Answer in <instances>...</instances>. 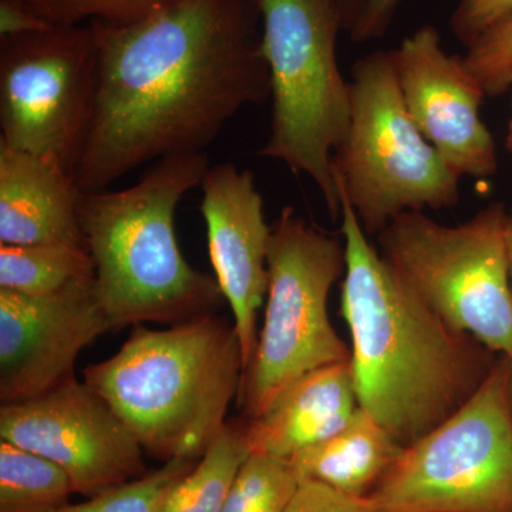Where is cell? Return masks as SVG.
<instances>
[{"label": "cell", "instance_id": "obj_1", "mask_svg": "<svg viewBox=\"0 0 512 512\" xmlns=\"http://www.w3.org/2000/svg\"><path fill=\"white\" fill-rule=\"evenodd\" d=\"M90 25L96 97L74 171L83 191L205 153L239 111L271 99L256 0H175L133 22Z\"/></svg>", "mask_w": 512, "mask_h": 512}, {"label": "cell", "instance_id": "obj_2", "mask_svg": "<svg viewBox=\"0 0 512 512\" xmlns=\"http://www.w3.org/2000/svg\"><path fill=\"white\" fill-rule=\"evenodd\" d=\"M339 197L346 249L340 315L352 336L357 402L407 447L460 410L500 355L424 305Z\"/></svg>", "mask_w": 512, "mask_h": 512}, {"label": "cell", "instance_id": "obj_3", "mask_svg": "<svg viewBox=\"0 0 512 512\" xmlns=\"http://www.w3.org/2000/svg\"><path fill=\"white\" fill-rule=\"evenodd\" d=\"M210 167L207 153L181 154L156 161L124 190L83 191L80 227L110 330L178 325L220 305L217 279L185 261L175 235L178 205Z\"/></svg>", "mask_w": 512, "mask_h": 512}, {"label": "cell", "instance_id": "obj_4", "mask_svg": "<svg viewBox=\"0 0 512 512\" xmlns=\"http://www.w3.org/2000/svg\"><path fill=\"white\" fill-rule=\"evenodd\" d=\"M244 375L234 323L208 313L165 330L134 326L119 352L83 370L144 454L200 460L224 429Z\"/></svg>", "mask_w": 512, "mask_h": 512}, {"label": "cell", "instance_id": "obj_5", "mask_svg": "<svg viewBox=\"0 0 512 512\" xmlns=\"http://www.w3.org/2000/svg\"><path fill=\"white\" fill-rule=\"evenodd\" d=\"M271 77L272 120L259 156L281 161L318 187L340 218L333 154L348 133L350 82L340 72L339 0H256Z\"/></svg>", "mask_w": 512, "mask_h": 512}, {"label": "cell", "instance_id": "obj_6", "mask_svg": "<svg viewBox=\"0 0 512 512\" xmlns=\"http://www.w3.org/2000/svg\"><path fill=\"white\" fill-rule=\"evenodd\" d=\"M333 174L367 235H379L404 212L460 201V175L404 106L392 52L370 53L353 66L348 133L333 154Z\"/></svg>", "mask_w": 512, "mask_h": 512}, {"label": "cell", "instance_id": "obj_7", "mask_svg": "<svg viewBox=\"0 0 512 512\" xmlns=\"http://www.w3.org/2000/svg\"><path fill=\"white\" fill-rule=\"evenodd\" d=\"M266 268L264 325L237 397L245 420L262 416L299 377L352 356L328 311L330 291L346 272L345 244L286 205L272 225Z\"/></svg>", "mask_w": 512, "mask_h": 512}, {"label": "cell", "instance_id": "obj_8", "mask_svg": "<svg viewBox=\"0 0 512 512\" xmlns=\"http://www.w3.org/2000/svg\"><path fill=\"white\" fill-rule=\"evenodd\" d=\"M507 217L503 202L454 227L423 211L404 212L377 235V249L403 284L451 328L512 357Z\"/></svg>", "mask_w": 512, "mask_h": 512}, {"label": "cell", "instance_id": "obj_9", "mask_svg": "<svg viewBox=\"0 0 512 512\" xmlns=\"http://www.w3.org/2000/svg\"><path fill=\"white\" fill-rule=\"evenodd\" d=\"M508 356L450 419L404 448L373 493L376 512H512Z\"/></svg>", "mask_w": 512, "mask_h": 512}, {"label": "cell", "instance_id": "obj_10", "mask_svg": "<svg viewBox=\"0 0 512 512\" xmlns=\"http://www.w3.org/2000/svg\"><path fill=\"white\" fill-rule=\"evenodd\" d=\"M97 50L92 25L3 37L0 143L73 174L92 121Z\"/></svg>", "mask_w": 512, "mask_h": 512}, {"label": "cell", "instance_id": "obj_11", "mask_svg": "<svg viewBox=\"0 0 512 512\" xmlns=\"http://www.w3.org/2000/svg\"><path fill=\"white\" fill-rule=\"evenodd\" d=\"M0 439L52 460L87 498L148 474L136 437L76 376L33 399L2 404Z\"/></svg>", "mask_w": 512, "mask_h": 512}, {"label": "cell", "instance_id": "obj_12", "mask_svg": "<svg viewBox=\"0 0 512 512\" xmlns=\"http://www.w3.org/2000/svg\"><path fill=\"white\" fill-rule=\"evenodd\" d=\"M404 106L424 138L460 177L497 173L493 134L480 116L483 87L463 57L448 55L439 32L424 26L393 50Z\"/></svg>", "mask_w": 512, "mask_h": 512}, {"label": "cell", "instance_id": "obj_13", "mask_svg": "<svg viewBox=\"0 0 512 512\" xmlns=\"http://www.w3.org/2000/svg\"><path fill=\"white\" fill-rule=\"evenodd\" d=\"M106 332L94 279L47 296L0 289V402L33 399L72 379L80 352Z\"/></svg>", "mask_w": 512, "mask_h": 512}, {"label": "cell", "instance_id": "obj_14", "mask_svg": "<svg viewBox=\"0 0 512 512\" xmlns=\"http://www.w3.org/2000/svg\"><path fill=\"white\" fill-rule=\"evenodd\" d=\"M201 190L208 254L234 315L245 372L258 346V312L268 292L266 255L272 225L266 224L264 200L252 171L232 163L214 165Z\"/></svg>", "mask_w": 512, "mask_h": 512}, {"label": "cell", "instance_id": "obj_15", "mask_svg": "<svg viewBox=\"0 0 512 512\" xmlns=\"http://www.w3.org/2000/svg\"><path fill=\"white\" fill-rule=\"evenodd\" d=\"M82 194L59 164L0 143V245H86Z\"/></svg>", "mask_w": 512, "mask_h": 512}, {"label": "cell", "instance_id": "obj_16", "mask_svg": "<svg viewBox=\"0 0 512 512\" xmlns=\"http://www.w3.org/2000/svg\"><path fill=\"white\" fill-rule=\"evenodd\" d=\"M357 409L350 360L319 367L289 384L262 416L247 420L249 448L288 461L342 430Z\"/></svg>", "mask_w": 512, "mask_h": 512}, {"label": "cell", "instance_id": "obj_17", "mask_svg": "<svg viewBox=\"0 0 512 512\" xmlns=\"http://www.w3.org/2000/svg\"><path fill=\"white\" fill-rule=\"evenodd\" d=\"M404 446L363 409L338 433L289 458L299 481H316L355 498H367L389 473Z\"/></svg>", "mask_w": 512, "mask_h": 512}, {"label": "cell", "instance_id": "obj_18", "mask_svg": "<svg viewBox=\"0 0 512 512\" xmlns=\"http://www.w3.org/2000/svg\"><path fill=\"white\" fill-rule=\"evenodd\" d=\"M249 454L247 420L227 421L207 453L171 488L158 512H221Z\"/></svg>", "mask_w": 512, "mask_h": 512}, {"label": "cell", "instance_id": "obj_19", "mask_svg": "<svg viewBox=\"0 0 512 512\" xmlns=\"http://www.w3.org/2000/svg\"><path fill=\"white\" fill-rule=\"evenodd\" d=\"M93 279L94 265L86 245H0L3 291L47 296Z\"/></svg>", "mask_w": 512, "mask_h": 512}, {"label": "cell", "instance_id": "obj_20", "mask_svg": "<svg viewBox=\"0 0 512 512\" xmlns=\"http://www.w3.org/2000/svg\"><path fill=\"white\" fill-rule=\"evenodd\" d=\"M72 478L49 458L0 441V512H50L69 504Z\"/></svg>", "mask_w": 512, "mask_h": 512}, {"label": "cell", "instance_id": "obj_21", "mask_svg": "<svg viewBox=\"0 0 512 512\" xmlns=\"http://www.w3.org/2000/svg\"><path fill=\"white\" fill-rule=\"evenodd\" d=\"M299 484L289 461L251 453L221 512H284Z\"/></svg>", "mask_w": 512, "mask_h": 512}, {"label": "cell", "instance_id": "obj_22", "mask_svg": "<svg viewBox=\"0 0 512 512\" xmlns=\"http://www.w3.org/2000/svg\"><path fill=\"white\" fill-rule=\"evenodd\" d=\"M198 460L174 458L138 480L89 498L82 504H66L50 512H158L164 498Z\"/></svg>", "mask_w": 512, "mask_h": 512}, {"label": "cell", "instance_id": "obj_23", "mask_svg": "<svg viewBox=\"0 0 512 512\" xmlns=\"http://www.w3.org/2000/svg\"><path fill=\"white\" fill-rule=\"evenodd\" d=\"M173 2L175 0H25L37 15L52 25L62 26L133 22Z\"/></svg>", "mask_w": 512, "mask_h": 512}, {"label": "cell", "instance_id": "obj_24", "mask_svg": "<svg viewBox=\"0 0 512 512\" xmlns=\"http://www.w3.org/2000/svg\"><path fill=\"white\" fill-rule=\"evenodd\" d=\"M467 69L485 96H498L512 84V16L485 30L467 46Z\"/></svg>", "mask_w": 512, "mask_h": 512}, {"label": "cell", "instance_id": "obj_25", "mask_svg": "<svg viewBox=\"0 0 512 512\" xmlns=\"http://www.w3.org/2000/svg\"><path fill=\"white\" fill-rule=\"evenodd\" d=\"M511 16L512 0H461L451 26L458 39L468 46L485 30Z\"/></svg>", "mask_w": 512, "mask_h": 512}, {"label": "cell", "instance_id": "obj_26", "mask_svg": "<svg viewBox=\"0 0 512 512\" xmlns=\"http://www.w3.org/2000/svg\"><path fill=\"white\" fill-rule=\"evenodd\" d=\"M284 512H376L367 498L349 497L316 481H301Z\"/></svg>", "mask_w": 512, "mask_h": 512}, {"label": "cell", "instance_id": "obj_27", "mask_svg": "<svg viewBox=\"0 0 512 512\" xmlns=\"http://www.w3.org/2000/svg\"><path fill=\"white\" fill-rule=\"evenodd\" d=\"M402 0H365L350 35L357 42L376 39L384 35Z\"/></svg>", "mask_w": 512, "mask_h": 512}, {"label": "cell", "instance_id": "obj_28", "mask_svg": "<svg viewBox=\"0 0 512 512\" xmlns=\"http://www.w3.org/2000/svg\"><path fill=\"white\" fill-rule=\"evenodd\" d=\"M53 26L22 0H0V37L28 35Z\"/></svg>", "mask_w": 512, "mask_h": 512}, {"label": "cell", "instance_id": "obj_29", "mask_svg": "<svg viewBox=\"0 0 512 512\" xmlns=\"http://www.w3.org/2000/svg\"><path fill=\"white\" fill-rule=\"evenodd\" d=\"M365 0H339L340 9H342L343 25L345 30H352L356 23L357 16L363 8Z\"/></svg>", "mask_w": 512, "mask_h": 512}, {"label": "cell", "instance_id": "obj_30", "mask_svg": "<svg viewBox=\"0 0 512 512\" xmlns=\"http://www.w3.org/2000/svg\"><path fill=\"white\" fill-rule=\"evenodd\" d=\"M507 249H508V262H510V276L512 285V208L508 210L507 217Z\"/></svg>", "mask_w": 512, "mask_h": 512}, {"label": "cell", "instance_id": "obj_31", "mask_svg": "<svg viewBox=\"0 0 512 512\" xmlns=\"http://www.w3.org/2000/svg\"><path fill=\"white\" fill-rule=\"evenodd\" d=\"M505 147L512 154V117L510 120V124H508L507 137H505Z\"/></svg>", "mask_w": 512, "mask_h": 512}, {"label": "cell", "instance_id": "obj_32", "mask_svg": "<svg viewBox=\"0 0 512 512\" xmlns=\"http://www.w3.org/2000/svg\"><path fill=\"white\" fill-rule=\"evenodd\" d=\"M508 359H510V370H508V396H510L512 409V357H508Z\"/></svg>", "mask_w": 512, "mask_h": 512}, {"label": "cell", "instance_id": "obj_33", "mask_svg": "<svg viewBox=\"0 0 512 512\" xmlns=\"http://www.w3.org/2000/svg\"><path fill=\"white\" fill-rule=\"evenodd\" d=\"M22 2H25V0H22Z\"/></svg>", "mask_w": 512, "mask_h": 512}]
</instances>
